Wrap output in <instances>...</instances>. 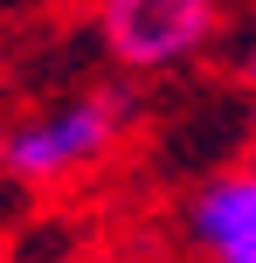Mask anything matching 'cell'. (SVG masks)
Wrapping results in <instances>:
<instances>
[{
	"label": "cell",
	"instance_id": "4",
	"mask_svg": "<svg viewBox=\"0 0 256 263\" xmlns=\"http://www.w3.org/2000/svg\"><path fill=\"white\" fill-rule=\"evenodd\" d=\"M243 77H249V83H256V49H249V63H243Z\"/></svg>",
	"mask_w": 256,
	"mask_h": 263
},
{
	"label": "cell",
	"instance_id": "2",
	"mask_svg": "<svg viewBox=\"0 0 256 263\" xmlns=\"http://www.w3.org/2000/svg\"><path fill=\"white\" fill-rule=\"evenodd\" d=\"M215 28V0H104V35L125 63L166 69L194 55Z\"/></svg>",
	"mask_w": 256,
	"mask_h": 263
},
{
	"label": "cell",
	"instance_id": "3",
	"mask_svg": "<svg viewBox=\"0 0 256 263\" xmlns=\"http://www.w3.org/2000/svg\"><path fill=\"white\" fill-rule=\"evenodd\" d=\"M187 229L215 263H256V173H222L194 194Z\"/></svg>",
	"mask_w": 256,
	"mask_h": 263
},
{
	"label": "cell",
	"instance_id": "1",
	"mask_svg": "<svg viewBox=\"0 0 256 263\" xmlns=\"http://www.w3.org/2000/svg\"><path fill=\"white\" fill-rule=\"evenodd\" d=\"M111 139H118V97H69L49 118L0 132V166L14 180H69V173L97 166Z\"/></svg>",
	"mask_w": 256,
	"mask_h": 263
}]
</instances>
